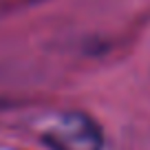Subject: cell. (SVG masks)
<instances>
[{
    "label": "cell",
    "mask_w": 150,
    "mask_h": 150,
    "mask_svg": "<svg viewBox=\"0 0 150 150\" xmlns=\"http://www.w3.org/2000/svg\"><path fill=\"white\" fill-rule=\"evenodd\" d=\"M44 141L53 150H102V130L82 112H62L47 124Z\"/></svg>",
    "instance_id": "cell-1"
}]
</instances>
